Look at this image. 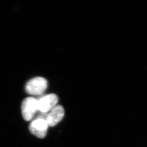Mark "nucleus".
I'll return each instance as SVG.
<instances>
[{
  "mask_svg": "<svg viewBox=\"0 0 147 147\" xmlns=\"http://www.w3.org/2000/svg\"><path fill=\"white\" fill-rule=\"evenodd\" d=\"M46 115L47 114L42 113L34 119L30 124V131L39 138L45 137L47 133L49 126L45 119Z\"/></svg>",
  "mask_w": 147,
  "mask_h": 147,
  "instance_id": "f257e3e1",
  "label": "nucleus"
},
{
  "mask_svg": "<svg viewBox=\"0 0 147 147\" xmlns=\"http://www.w3.org/2000/svg\"><path fill=\"white\" fill-rule=\"evenodd\" d=\"M47 87V81L45 78L36 77L28 81L25 86V90L29 94L39 95L45 91Z\"/></svg>",
  "mask_w": 147,
  "mask_h": 147,
  "instance_id": "f03ea898",
  "label": "nucleus"
},
{
  "mask_svg": "<svg viewBox=\"0 0 147 147\" xmlns=\"http://www.w3.org/2000/svg\"><path fill=\"white\" fill-rule=\"evenodd\" d=\"M59 98L55 94H49L42 96L37 100L38 111L47 114L57 105Z\"/></svg>",
  "mask_w": 147,
  "mask_h": 147,
  "instance_id": "7ed1b4c3",
  "label": "nucleus"
},
{
  "mask_svg": "<svg viewBox=\"0 0 147 147\" xmlns=\"http://www.w3.org/2000/svg\"><path fill=\"white\" fill-rule=\"evenodd\" d=\"M37 111L38 109L37 99L30 97L24 100L22 105V113L25 121H31Z\"/></svg>",
  "mask_w": 147,
  "mask_h": 147,
  "instance_id": "20e7f679",
  "label": "nucleus"
},
{
  "mask_svg": "<svg viewBox=\"0 0 147 147\" xmlns=\"http://www.w3.org/2000/svg\"><path fill=\"white\" fill-rule=\"evenodd\" d=\"M64 110L61 105H57L51 110L46 117V121L49 126L54 127L63 119L64 116Z\"/></svg>",
  "mask_w": 147,
  "mask_h": 147,
  "instance_id": "39448f33",
  "label": "nucleus"
}]
</instances>
